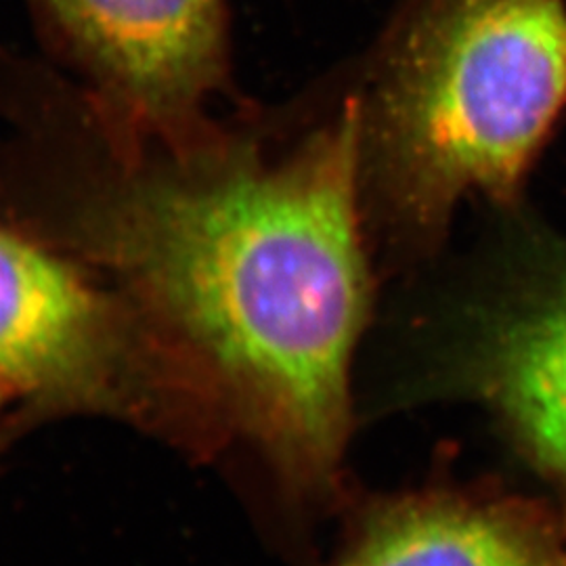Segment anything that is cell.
<instances>
[{
	"instance_id": "6da1fadb",
	"label": "cell",
	"mask_w": 566,
	"mask_h": 566,
	"mask_svg": "<svg viewBox=\"0 0 566 566\" xmlns=\"http://www.w3.org/2000/svg\"><path fill=\"white\" fill-rule=\"evenodd\" d=\"M36 76L0 95L20 231L116 287L191 357L233 447L287 500L332 502L371 304L361 99L273 154L210 118L163 128Z\"/></svg>"
},
{
	"instance_id": "7a4b0ae2",
	"label": "cell",
	"mask_w": 566,
	"mask_h": 566,
	"mask_svg": "<svg viewBox=\"0 0 566 566\" xmlns=\"http://www.w3.org/2000/svg\"><path fill=\"white\" fill-rule=\"evenodd\" d=\"M565 107V0H428L364 109V168L397 231L434 242L465 196L521 193Z\"/></svg>"
},
{
	"instance_id": "3957f363",
	"label": "cell",
	"mask_w": 566,
	"mask_h": 566,
	"mask_svg": "<svg viewBox=\"0 0 566 566\" xmlns=\"http://www.w3.org/2000/svg\"><path fill=\"white\" fill-rule=\"evenodd\" d=\"M0 388L36 413L99 416L202 460L231 432L202 369L99 275L0 229Z\"/></svg>"
},
{
	"instance_id": "277c9868",
	"label": "cell",
	"mask_w": 566,
	"mask_h": 566,
	"mask_svg": "<svg viewBox=\"0 0 566 566\" xmlns=\"http://www.w3.org/2000/svg\"><path fill=\"white\" fill-rule=\"evenodd\" d=\"M99 102L179 128L208 118L227 76L224 0H30Z\"/></svg>"
},
{
	"instance_id": "5b68a950",
	"label": "cell",
	"mask_w": 566,
	"mask_h": 566,
	"mask_svg": "<svg viewBox=\"0 0 566 566\" xmlns=\"http://www.w3.org/2000/svg\"><path fill=\"white\" fill-rule=\"evenodd\" d=\"M451 380L500 420L566 510V250L537 252L472 308Z\"/></svg>"
},
{
	"instance_id": "8992f818",
	"label": "cell",
	"mask_w": 566,
	"mask_h": 566,
	"mask_svg": "<svg viewBox=\"0 0 566 566\" xmlns=\"http://www.w3.org/2000/svg\"><path fill=\"white\" fill-rule=\"evenodd\" d=\"M332 566H566V510L451 486L380 497Z\"/></svg>"
},
{
	"instance_id": "52a82bcc",
	"label": "cell",
	"mask_w": 566,
	"mask_h": 566,
	"mask_svg": "<svg viewBox=\"0 0 566 566\" xmlns=\"http://www.w3.org/2000/svg\"><path fill=\"white\" fill-rule=\"evenodd\" d=\"M11 403H15V401H13V399H11V397H9V395H7V392L0 388V422H2V416H4L7 407H9Z\"/></svg>"
}]
</instances>
